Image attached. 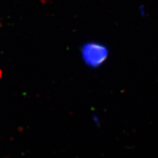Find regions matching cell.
I'll use <instances>...</instances> for the list:
<instances>
[{"mask_svg": "<svg viewBox=\"0 0 158 158\" xmlns=\"http://www.w3.org/2000/svg\"><path fill=\"white\" fill-rule=\"evenodd\" d=\"M83 59L86 63L92 67L101 64L108 56V51L105 46L98 43H87L83 47Z\"/></svg>", "mask_w": 158, "mask_h": 158, "instance_id": "6da1fadb", "label": "cell"}]
</instances>
